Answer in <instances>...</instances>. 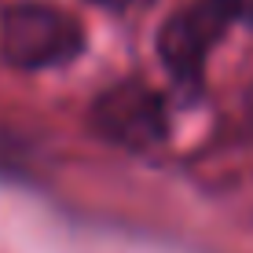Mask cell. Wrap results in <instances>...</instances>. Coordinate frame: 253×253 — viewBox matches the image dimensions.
<instances>
[{
    "label": "cell",
    "instance_id": "1",
    "mask_svg": "<svg viewBox=\"0 0 253 253\" xmlns=\"http://www.w3.org/2000/svg\"><path fill=\"white\" fill-rule=\"evenodd\" d=\"M84 51V30L51 4L19 0L0 11V55L19 70L66 66Z\"/></svg>",
    "mask_w": 253,
    "mask_h": 253
},
{
    "label": "cell",
    "instance_id": "2",
    "mask_svg": "<svg viewBox=\"0 0 253 253\" xmlns=\"http://www.w3.org/2000/svg\"><path fill=\"white\" fill-rule=\"evenodd\" d=\"M242 0H191L176 15H169L158 30V59L169 77L187 92L202 88L206 63L224 33L239 22Z\"/></svg>",
    "mask_w": 253,
    "mask_h": 253
},
{
    "label": "cell",
    "instance_id": "3",
    "mask_svg": "<svg viewBox=\"0 0 253 253\" xmlns=\"http://www.w3.org/2000/svg\"><path fill=\"white\" fill-rule=\"evenodd\" d=\"M92 128L125 151H147L169 132V110L162 92L143 81H121L92 103Z\"/></svg>",
    "mask_w": 253,
    "mask_h": 253
},
{
    "label": "cell",
    "instance_id": "4",
    "mask_svg": "<svg viewBox=\"0 0 253 253\" xmlns=\"http://www.w3.org/2000/svg\"><path fill=\"white\" fill-rule=\"evenodd\" d=\"M99 7H110V11H125V7H136V4H147V0H92Z\"/></svg>",
    "mask_w": 253,
    "mask_h": 253
},
{
    "label": "cell",
    "instance_id": "5",
    "mask_svg": "<svg viewBox=\"0 0 253 253\" xmlns=\"http://www.w3.org/2000/svg\"><path fill=\"white\" fill-rule=\"evenodd\" d=\"M239 22L253 26V0H242V11H239Z\"/></svg>",
    "mask_w": 253,
    "mask_h": 253
}]
</instances>
